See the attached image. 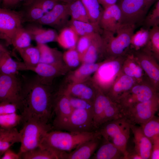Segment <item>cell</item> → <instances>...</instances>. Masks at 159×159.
Returning <instances> with one entry per match:
<instances>
[{
    "instance_id": "cell-27",
    "label": "cell",
    "mask_w": 159,
    "mask_h": 159,
    "mask_svg": "<svg viewBox=\"0 0 159 159\" xmlns=\"http://www.w3.org/2000/svg\"><path fill=\"white\" fill-rule=\"evenodd\" d=\"M40 54L39 62L62 64L64 63L63 58V54L56 48L50 47L46 44H37Z\"/></svg>"
},
{
    "instance_id": "cell-19",
    "label": "cell",
    "mask_w": 159,
    "mask_h": 159,
    "mask_svg": "<svg viewBox=\"0 0 159 159\" xmlns=\"http://www.w3.org/2000/svg\"><path fill=\"white\" fill-rule=\"evenodd\" d=\"M122 24L121 12L117 4L104 9L99 23L102 30L115 32Z\"/></svg>"
},
{
    "instance_id": "cell-51",
    "label": "cell",
    "mask_w": 159,
    "mask_h": 159,
    "mask_svg": "<svg viewBox=\"0 0 159 159\" xmlns=\"http://www.w3.org/2000/svg\"><path fill=\"white\" fill-rule=\"evenodd\" d=\"M125 159H142L140 156L135 150L130 152H128Z\"/></svg>"
},
{
    "instance_id": "cell-26",
    "label": "cell",
    "mask_w": 159,
    "mask_h": 159,
    "mask_svg": "<svg viewBox=\"0 0 159 159\" xmlns=\"http://www.w3.org/2000/svg\"><path fill=\"white\" fill-rule=\"evenodd\" d=\"M103 139V142L91 159H125L124 154L119 148L111 142Z\"/></svg>"
},
{
    "instance_id": "cell-4",
    "label": "cell",
    "mask_w": 159,
    "mask_h": 159,
    "mask_svg": "<svg viewBox=\"0 0 159 159\" xmlns=\"http://www.w3.org/2000/svg\"><path fill=\"white\" fill-rule=\"evenodd\" d=\"M23 123V128L19 131L21 145L18 153L20 155L40 146L46 135L53 127L50 124L34 118Z\"/></svg>"
},
{
    "instance_id": "cell-35",
    "label": "cell",
    "mask_w": 159,
    "mask_h": 159,
    "mask_svg": "<svg viewBox=\"0 0 159 159\" xmlns=\"http://www.w3.org/2000/svg\"><path fill=\"white\" fill-rule=\"evenodd\" d=\"M25 64L30 66L35 65L39 62L40 54L37 46L31 45L17 50Z\"/></svg>"
},
{
    "instance_id": "cell-2",
    "label": "cell",
    "mask_w": 159,
    "mask_h": 159,
    "mask_svg": "<svg viewBox=\"0 0 159 159\" xmlns=\"http://www.w3.org/2000/svg\"><path fill=\"white\" fill-rule=\"evenodd\" d=\"M101 136L98 130L83 132L50 131L45 135L40 146L49 148L60 154L62 152L72 151L82 143Z\"/></svg>"
},
{
    "instance_id": "cell-57",
    "label": "cell",
    "mask_w": 159,
    "mask_h": 159,
    "mask_svg": "<svg viewBox=\"0 0 159 159\" xmlns=\"http://www.w3.org/2000/svg\"><path fill=\"white\" fill-rule=\"evenodd\" d=\"M27 0H18L19 2H21V1H24V2L26 1H27Z\"/></svg>"
},
{
    "instance_id": "cell-24",
    "label": "cell",
    "mask_w": 159,
    "mask_h": 159,
    "mask_svg": "<svg viewBox=\"0 0 159 159\" xmlns=\"http://www.w3.org/2000/svg\"><path fill=\"white\" fill-rule=\"evenodd\" d=\"M102 61L96 63H82L78 68L69 71L66 74L64 82H77L89 79L97 71Z\"/></svg>"
},
{
    "instance_id": "cell-48",
    "label": "cell",
    "mask_w": 159,
    "mask_h": 159,
    "mask_svg": "<svg viewBox=\"0 0 159 159\" xmlns=\"http://www.w3.org/2000/svg\"><path fill=\"white\" fill-rule=\"evenodd\" d=\"M152 151L151 159H159V136L152 140Z\"/></svg>"
},
{
    "instance_id": "cell-41",
    "label": "cell",
    "mask_w": 159,
    "mask_h": 159,
    "mask_svg": "<svg viewBox=\"0 0 159 159\" xmlns=\"http://www.w3.org/2000/svg\"><path fill=\"white\" fill-rule=\"evenodd\" d=\"M21 114L16 112L13 113L0 115V128L5 129L15 127L21 122H22Z\"/></svg>"
},
{
    "instance_id": "cell-13",
    "label": "cell",
    "mask_w": 159,
    "mask_h": 159,
    "mask_svg": "<svg viewBox=\"0 0 159 159\" xmlns=\"http://www.w3.org/2000/svg\"><path fill=\"white\" fill-rule=\"evenodd\" d=\"M57 129L75 132L97 130L94 127L93 112L83 109H74L67 120Z\"/></svg>"
},
{
    "instance_id": "cell-47",
    "label": "cell",
    "mask_w": 159,
    "mask_h": 159,
    "mask_svg": "<svg viewBox=\"0 0 159 159\" xmlns=\"http://www.w3.org/2000/svg\"><path fill=\"white\" fill-rule=\"evenodd\" d=\"M19 110L17 105L9 102H0V115H4L16 113Z\"/></svg>"
},
{
    "instance_id": "cell-3",
    "label": "cell",
    "mask_w": 159,
    "mask_h": 159,
    "mask_svg": "<svg viewBox=\"0 0 159 159\" xmlns=\"http://www.w3.org/2000/svg\"><path fill=\"white\" fill-rule=\"evenodd\" d=\"M136 26L122 24L116 32L102 30L105 59L125 56L130 46L131 38Z\"/></svg>"
},
{
    "instance_id": "cell-45",
    "label": "cell",
    "mask_w": 159,
    "mask_h": 159,
    "mask_svg": "<svg viewBox=\"0 0 159 159\" xmlns=\"http://www.w3.org/2000/svg\"><path fill=\"white\" fill-rule=\"evenodd\" d=\"M94 34L80 36L79 37L76 48L79 53L81 60L90 45Z\"/></svg>"
},
{
    "instance_id": "cell-15",
    "label": "cell",
    "mask_w": 159,
    "mask_h": 159,
    "mask_svg": "<svg viewBox=\"0 0 159 159\" xmlns=\"http://www.w3.org/2000/svg\"><path fill=\"white\" fill-rule=\"evenodd\" d=\"M132 53L145 73L149 82L159 92V63L146 48Z\"/></svg>"
},
{
    "instance_id": "cell-28",
    "label": "cell",
    "mask_w": 159,
    "mask_h": 159,
    "mask_svg": "<svg viewBox=\"0 0 159 159\" xmlns=\"http://www.w3.org/2000/svg\"><path fill=\"white\" fill-rule=\"evenodd\" d=\"M21 138L19 132L16 127L11 129L0 128V155L14 144L20 143Z\"/></svg>"
},
{
    "instance_id": "cell-12",
    "label": "cell",
    "mask_w": 159,
    "mask_h": 159,
    "mask_svg": "<svg viewBox=\"0 0 159 159\" xmlns=\"http://www.w3.org/2000/svg\"><path fill=\"white\" fill-rule=\"evenodd\" d=\"M122 24L137 25L143 22L149 9L145 0H118Z\"/></svg>"
},
{
    "instance_id": "cell-32",
    "label": "cell",
    "mask_w": 159,
    "mask_h": 159,
    "mask_svg": "<svg viewBox=\"0 0 159 159\" xmlns=\"http://www.w3.org/2000/svg\"><path fill=\"white\" fill-rule=\"evenodd\" d=\"M23 159H59V154L47 147L40 146L21 154Z\"/></svg>"
},
{
    "instance_id": "cell-6",
    "label": "cell",
    "mask_w": 159,
    "mask_h": 159,
    "mask_svg": "<svg viewBox=\"0 0 159 159\" xmlns=\"http://www.w3.org/2000/svg\"><path fill=\"white\" fill-rule=\"evenodd\" d=\"M93 115L95 130L108 122L122 117L119 104L100 90L93 102Z\"/></svg>"
},
{
    "instance_id": "cell-36",
    "label": "cell",
    "mask_w": 159,
    "mask_h": 159,
    "mask_svg": "<svg viewBox=\"0 0 159 159\" xmlns=\"http://www.w3.org/2000/svg\"><path fill=\"white\" fill-rule=\"evenodd\" d=\"M150 29L141 28L133 34L130 46L135 51L143 49L147 46L149 40Z\"/></svg>"
},
{
    "instance_id": "cell-44",
    "label": "cell",
    "mask_w": 159,
    "mask_h": 159,
    "mask_svg": "<svg viewBox=\"0 0 159 159\" xmlns=\"http://www.w3.org/2000/svg\"><path fill=\"white\" fill-rule=\"evenodd\" d=\"M68 96L71 105L73 109H83L93 112V102L85 99Z\"/></svg>"
},
{
    "instance_id": "cell-33",
    "label": "cell",
    "mask_w": 159,
    "mask_h": 159,
    "mask_svg": "<svg viewBox=\"0 0 159 159\" xmlns=\"http://www.w3.org/2000/svg\"><path fill=\"white\" fill-rule=\"evenodd\" d=\"M80 0L85 7L90 22L99 25L104 9L98 0Z\"/></svg>"
},
{
    "instance_id": "cell-5",
    "label": "cell",
    "mask_w": 159,
    "mask_h": 159,
    "mask_svg": "<svg viewBox=\"0 0 159 159\" xmlns=\"http://www.w3.org/2000/svg\"><path fill=\"white\" fill-rule=\"evenodd\" d=\"M99 129L103 138L119 148L124 154L125 159L128 152L127 146L131 130L130 124L122 117L105 123Z\"/></svg>"
},
{
    "instance_id": "cell-29",
    "label": "cell",
    "mask_w": 159,
    "mask_h": 159,
    "mask_svg": "<svg viewBox=\"0 0 159 159\" xmlns=\"http://www.w3.org/2000/svg\"><path fill=\"white\" fill-rule=\"evenodd\" d=\"M0 73L8 75L19 74L17 61L11 57L9 51L0 44Z\"/></svg>"
},
{
    "instance_id": "cell-9",
    "label": "cell",
    "mask_w": 159,
    "mask_h": 159,
    "mask_svg": "<svg viewBox=\"0 0 159 159\" xmlns=\"http://www.w3.org/2000/svg\"><path fill=\"white\" fill-rule=\"evenodd\" d=\"M23 13L9 8L0 9V38L6 45H11L12 39L17 31L23 27Z\"/></svg>"
},
{
    "instance_id": "cell-56",
    "label": "cell",
    "mask_w": 159,
    "mask_h": 159,
    "mask_svg": "<svg viewBox=\"0 0 159 159\" xmlns=\"http://www.w3.org/2000/svg\"><path fill=\"white\" fill-rule=\"evenodd\" d=\"M59 2H61L65 3H70L74 0H57Z\"/></svg>"
},
{
    "instance_id": "cell-50",
    "label": "cell",
    "mask_w": 159,
    "mask_h": 159,
    "mask_svg": "<svg viewBox=\"0 0 159 159\" xmlns=\"http://www.w3.org/2000/svg\"><path fill=\"white\" fill-rule=\"evenodd\" d=\"M103 9L116 4L118 0H98Z\"/></svg>"
},
{
    "instance_id": "cell-11",
    "label": "cell",
    "mask_w": 159,
    "mask_h": 159,
    "mask_svg": "<svg viewBox=\"0 0 159 159\" xmlns=\"http://www.w3.org/2000/svg\"><path fill=\"white\" fill-rule=\"evenodd\" d=\"M19 70H30L35 72L43 83L51 85L56 77L66 74L70 71L66 64H55L39 62L32 66L27 65L23 62L17 61Z\"/></svg>"
},
{
    "instance_id": "cell-20",
    "label": "cell",
    "mask_w": 159,
    "mask_h": 159,
    "mask_svg": "<svg viewBox=\"0 0 159 159\" xmlns=\"http://www.w3.org/2000/svg\"><path fill=\"white\" fill-rule=\"evenodd\" d=\"M102 136L85 142L69 152H62L60 159H88L91 158L98 148Z\"/></svg>"
},
{
    "instance_id": "cell-42",
    "label": "cell",
    "mask_w": 159,
    "mask_h": 159,
    "mask_svg": "<svg viewBox=\"0 0 159 159\" xmlns=\"http://www.w3.org/2000/svg\"><path fill=\"white\" fill-rule=\"evenodd\" d=\"M26 8V12L23 13L24 20L31 23H36L44 16L45 13L41 8L31 4H24Z\"/></svg>"
},
{
    "instance_id": "cell-30",
    "label": "cell",
    "mask_w": 159,
    "mask_h": 159,
    "mask_svg": "<svg viewBox=\"0 0 159 159\" xmlns=\"http://www.w3.org/2000/svg\"><path fill=\"white\" fill-rule=\"evenodd\" d=\"M68 26L71 27L79 37L101 33L102 30L99 25L91 22L70 19Z\"/></svg>"
},
{
    "instance_id": "cell-14",
    "label": "cell",
    "mask_w": 159,
    "mask_h": 159,
    "mask_svg": "<svg viewBox=\"0 0 159 159\" xmlns=\"http://www.w3.org/2000/svg\"><path fill=\"white\" fill-rule=\"evenodd\" d=\"M159 96V92L149 82L146 84L134 85L124 94L118 103L122 108L134 104L147 101Z\"/></svg>"
},
{
    "instance_id": "cell-52",
    "label": "cell",
    "mask_w": 159,
    "mask_h": 159,
    "mask_svg": "<svg viewBox=\"0 0 159 159\" xmlns=\"http://www.w3.org/2000/svg\"><path fill=\"white\" fill-rule=\"evenodd\" d=\"M123 71L125 74L134 78V73L132 70L127 65L124 66Z\"/></svg>"
},
{
    "instance_id": "cell-18",
    "label": "cell",
    "mask_w": 159,
    "mask_h": 159,
    "mask_svg": "<svg viewBox=\"0 0 159 159\" xmlns=\"http://www.w3.org/2000/svg\"><path fill=\"white\" fill-rule=\"evenodd\" d=\"M73 109L68 96L61 90L54 94L53 101V111L55 114L53 127L57 129L64 123L71 114Z\"/></svg>"
},
{
    "instance_id": "cell-40",
    "label": "cell",
    "mask_w": 159,
    "mask_h": 159,
    "mask_svg": "<svg viewBox=\"0 0 159 159\" xmlns=\"http://www.w3.org/2000/svg\"><path fill=\"white\" fill-rule=\"evenodd\" d=\"M145 135L151 141L159 136V114L140 125Z\"/></svg>"
},
{
    "instance_id": "cell-37",
    "label": "cell",
    "mask_w": 159,
    "mask_h": 159,
    "mask_svg": "<svg viewBox=\"0 0 159 159\" xmlns=\"http://www.w3.org/2000/svg\"><path fill=\"white\" fill-rule=\"evenodd\" d=\"M31 37L25 29L23 27L19 28L14 35L11 42V45L17 51L31 45Z\"/></svg>"
},
{
    "instance_id": "cell-49",
    "label": "cell",
    "mask_w": 159,
    "mask_h": 159,
    "mask_svg": "<svg viewBox=\"0 0 159 159\" xmlns=\"http://www.w3.org/2000/svg\"><path fill=\"white\" fill-rule=\"evenodd\" d=\"M0 159H21L20 155L16 153L10 148L7 150L0 157Z\"/></svg>"
},
{
    "instance_id": "cell-53",
    "label": "cell",
    "mask_w": 159,
    "mask_h": 159,
    "mask_svg": "<svg viewBox=\"0 0 159 159\" xmlns=\"http://www.w3.org/2000/svg\"><path fill=\"white\" fill-rule=\"evenodd\" d=\"M4 8H9L10 7V0H0Z\"/></svg>"
},
{
    "instance_id": "cell-39",
    "label": "cell",
    "mask_w": 159,
    "mask_h": 159,
    "mask_svg": "<svg viewBox=\"0 0 159 159\" xmlns=\"http://www.w3.org/2000/svg\"><path fill=\"white\" fill-rule=\"evenodd\" d=\"M64 62L70 71L78 68L82 64L80 55L76 48L67 49L63 54Z\"/></svg>"
},
{
    "instance_id": "cell-8",
    "label": "cell",
    "mask_w": 159,
    "mask_h": 159,
    "mask_svg": "<svg viewBox=\"0 0 159 159\" xmlns=\"http://www.w3.org/2000/svg\"><path fill=\"white\" fill-rule=\"evenodd\" d=\"M159 110V96L136 103L121 109L122 117L130 124L140 125L155 116Z\"/></svg>"
},
{
    "instance_id": "cell-31",
    "label": "cell",
    "mask_w": 159,
    "mask_h": 159,
    "mask_svg": "<svg viewBox=\"0 0 159 159\" xmlns=\"http://www.w3.org/2000/svg\"><path fill=\"white\" fill-rule=\"evenodd\" d=\"M57 42L62 47L67 49L76 47L79 36L70 26L59 31Z\"/></svg>"
},
{
    "instance_id": "cell-43",
    "label": "cell",
    "mask_w": 159,
    "mask_h": 159,
    "mask_svg": "<svg viewBox=\"0 0 159 159\" xmlns=\"http://www.w3.org/2000/svg\"><path fill=\"white\" fill-rule=\"evenodd\" d=\"M143 27L148 29L159 25V0H157L151 10L143 21Z\"/></svg>"
},
{
    "instance_id": "cell-55",
    "label": "cell",
    "mask_w": 159,
    "mask_h": 159,
    "mask_svg": "<svg viewBox=\"0 0 159 159\" xmlns=\"http://www.w3.org/2000/svg\"><path fill=\"white\" fill-rule=\"evenodd\" d=\"M19 3L18 0H10V7L15 6Z\"/></svg>"
},
{
    "instance_id": "cell-46",
    "label": "cell",
    "mask_w": 159,
    "mask_h": 159,
    "mask_svg": "<svg viewBox=\"0 0 159 159\" xmlns=\"http://www.w3.org/2000/svg\"><path fill=\"white\" fill-rule=\"evenodd\" d=\"M58 2L57 0H27L24 4H31L38 6L45 14L51 11Z\"/></svg>"
},
{
    "instance_id": "cell-25",
    "label": "cell",
    "mask_w": 159,
    "mask_h": 159,
    "mask_svg": "<svg viewBox=\"0 0 159 159\" xmlns=\"http://www.w3.org/2000/svg\"><path fill=\"white\" fill-rule=\"evenodd\" d=\"M104 57L103 40L101 33L95 34L93 36L90 45L83 56V63H96L101 62Z\"/></svg>"
},
{
    "instance_id": "cell-21",
    "label": "cell",
    "mask_w": 159,
    "mask_h": 159,
    "mask_svg": "<svg viewBox=\"0 0 159 159\" xmlns=\"http://www.w3.org/2000/svg\"><path fill=\"white\" fill-rule=\"evenodd\" d=\"M130 129L133 135L134 150L142 159H150L153 148L152 141L145 135L140 126L130 124Z\"/></svg>"
},
{
    "instance_id": "cell-34",
    "label": "cell",
    "mask_w": 159,
    "mask_h": 159,
    "mask_svg": "<svg viewBox=\"0 0 159 159\" xmlns=\"http://www.w3.org/2000/svg\"><path fill=\"white\" fill-rule=\"evenodd\" d=\"M68 4L71 20L90 22L85 7L80 0H74Z\"/></svg>"
},
{
    "instance_id": "cell-10",
    "label": "cell",
    "mask_w": 159,
    "mask_h": 159,
    "mask_svg": "<svg viewBox=\"0 0 159 159\" xmlns=\"http://www.w3.org/2000/svg\"><path fill=\"white\" fill-rule=\"evenodd\" d=\"M23 82L18 74L0 73V102L16 104L20 110Z\"/></svg>"
},
{
    "instance_id": "cell-38",
    "label": "cell",
    "mask_w": 159,
    "mask_h": 159,
    "mask_svg": "<svg viewBox=\"0 0 159 159\" xmlns=\"http://www.w3.org/2000/svg\"><path fill=\"white\" fill-rule=\"evenodd\" d=\"M146 48L159 63V25L150 29V38Z\"/></svg>"
},
{
    "instance_id": "cell-1",
    "label": "cell",
    "mask_w": 159,
    "mask_h": 159,
    "mask_svg": "<svg viewBox=\"0 0 159 159\" xmlns=\"http://www.w3.org/2000/svg\"><path fill=\"white\" fill-rule=\"evenodd\" d=\"M54 94L51 85L43 83L37 76L23 80L20 110L22 122L34 118L48 123L52 115Z\"/></svg>"
},
{
    "instance_id": "cell-23",
    "label": "cell",
    "mask_w": 159,
    "mask_h": 159,
    "mask_svg": "<svg viewBox=\"0 0 159 159\" xmlns=\"http://www.w3.org/2000/svg\"><path fill=\"white\" fill-rule=\"evenodd\" d=\"M134 79L125 74L118 76L106 94L113 100L118 103L123 95L134 85Z\"/></svg>"
},
{
    "instance_id": "cell-17",
    "label": "cell",
    "mask_w": 159,
    "mask_h": 159,
    "mask_svg": "<svg viewBox=\"0 0 159 159\" xmlns=\"http://www.w3.org/2000/svg\"><path fill=\"white\" fill-rule=\"evenodd\" d=\"M69 96L85 99L93 103L100 90L92 77L82 82L65 83L59 89Z\"/></svg>"
},
{
    "instance_id": "cell-22",
    "label": "cell",
    "mask_w": 159,
    "mask_h": 159,
    "mask_svg": "<svg viewBox=\"0 0 159 159\" xmlns=\"http://www.w3.org/2000/svg\"><path fill=\"white\" fill-rule=\"evenodd\" d=\"M41 25L32 23L24 27L30 35L32 40L37 44H46L48 42H56L58 34L56 30L43 28Z\"/></svg>"
},
{
    "instance_id": "cell-7",
    "label": "cell",
    "mask_w": 159,
    "mask_h": 159,
    "mask_svg": "<svg viewBox=\"0 0 159 159\" xmlns=\"http://www.w3.org/2000/svg\"><path fill=\"white\" fill-rule=\"evenodd\" d=\"M126 56L105 59L92 76L95 84L101 91L106 94L112 86L122 68V61Z\"/></svg>"
},
{
    "instance_id": "cell-54",
    "label": "cell",
    "mask_w": 159,
    "mask_h": 159,
    "mask_svg": "<svg viewBox=\"0 0 159 159\" xmlns=\"http://www.w3.org/2000/svg\"><path fill=\"white\" fill-rule=\"evenodd\" d=\"M148 8L149 9L150 6L157 0H145Z\"/></svg>"
},
{
    "instance_id": "cell-16",
    "label": "cell",
    "mask_w": 159,
    "mask_h": 159,
    "mask_svg": "<svg viewBox=\"0 0 159 159\" xmlns=\"http://www.w3.org/2000/svg\"><path fill=\"white\" fill-rule=\"evenodd\" d=\"M69 17L68 4L59 2L35 23L49 26L60 31L68 26Z\"/></svg>"
}]
</instances>
